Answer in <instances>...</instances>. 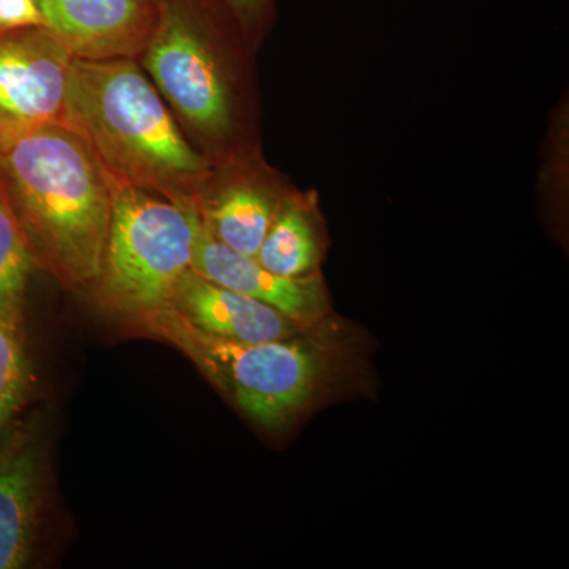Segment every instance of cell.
Wrapping results in <instances>:
<instances>
[{"mask_svg":"<svg viewBox=\"0 0 569 569\" xmlns=\"http://www.w3.org/2000/svg\"><path fill=\"white\" fill-rule=\"evenodd\" d=\"M192 271L257 299L306 328L320 323L328 312V298L320 280L274 274L257 258L234 252L217 241L204 222L194 246Z\"/></svg>","mask_w":569,"mask_h":569,"instance_id":"cell-8","label":"cell"},{"mask_svg":"<svg viewBox=\"0 0 569 569\" xmlns=\"http://www.w3.org/2000/svg\"><path fill=\"white\" fill-rule=\"evenodd\" d=\"M258 263L283 277H306L317 266L318 244L312 224L296 206L283 209L257 253Z\"/></svg>","mask_w":569,"mask_h":569,"instance_id":"cell-12","label":"cell"},{"mask_svg":"<svg viewBox=\"0 0 569 569\" xmlns=\"http://www.w3.org/2000/svg\"><path fill=\"white\" fill-rule=\"evenodd\" d=\"M70 126L111 178L193 203L208 162L183 138L133 59H73Z\"/></svg>","mask_w":569,"mask_h":569,"instance_id":"cell-2","label":"cell"},{"mask_svg":"<svg viewBox=\"0 0 569 569\" xmlns=\"http://www.w3.org/2000/svg\"><path fill=\"white\" fill-rule=\"evenodd\" d=\"M133 321L189 356L242 413L268 430L290 425L331 376L328 348L307 331L271 342H236L201 331L170 306Z\"/></svg>","mask_w":569,"mask_h":569,"instance_id":"cell-3","label":"cell"},{"mask_svg":"<svg viewBox=\"0 0 569 569\" xmlns=\"http://www.w3.org/2000/svg\"><path fill=\"white\" fill-rule=\"evenodd\" d=\"M43 505L40 451L29 432L0 452V569L26 567L39 533Z\"/></svg>","mask_w":569,"mask_h":569,"instance_id":"cell-10","label":"cell"},{"mask_svg":"<svg viewBox=\"0 0 569 569\" xmlns=\"http://www.w3.org/2000/svg\"><path fill=\"white\" fill-rule=\"evenodd\" d=\"M0 174L33 263L69 290L97 284L111 183L80 133L48 123L0 141Z\"/></svg>","mask_w":569,"mask_h":569,"instance_id":"cell-1","label":"cell"},{"mask_svg":"<svg viewBox=\"0 0 569 569\" xmlns=\"http://www.w3.org/2000/svg\"><path fill=\"white\" fill-rule=\"evenodd\" d=\"M142 52L157 91L190 126L209 137H222L230 130V91L222 69L203 32L182 7L162 0L156 32Z\"/></svg>","mask_w":569,"mask_h":569,"instance_id":"cell-5","label":"cell"},{"mask_svg":"<svg viewBox=\"0 0 569 569\" xmlns=\"http://www.w3.org/2000/svg\"><path fill=\"white\" fill-rule=\"evenodd\" d=\"M168 306L201 331L236 342L291 339L310 329L257 299L204 279L192 269L176 283Z\"/></svg>","mask_w":569,"mask_h":569,"instance_id":"cell-9","label":"cell"},{"mask_svg":"<svg viewBox=\"0 0 569 569\" xmlns=\"http://www.w3.org/2000/svg\"><path fill=\"white\" fill-rule=\"evenodd\" d=\"M44 28L37 0H0V32Z\"/></svg>","mask_w":569,"mask_h":569,"instance_id":"cell-15","label":"cell"},{"mask_svg":"<svg viewBox=\"0 0 569 569\" xmlns=\"http://www.w3.org/2000/svg\"><path fill=\"white\" fill-rule=\"evenodd\" d=\"M274 219V206L268 194L242 186L223 192L209 211L208 223L204 224L228 249L257 257Z\"/></svg>","mask_w":569,"mask_h":569,"instance_id":"cell-11","label":"cell"},{"mask_svg":"<svg viewBox=\"0 0 569 569\" xmlns=\"http://www.w3.org/2000/svg\"><path fill=\"white\" fill-rule=\"evenodd\" d=\"M223 2L239 20L254 21L263 13L268 0H223Z\"/></svg>","mask_w":569,"mask_h":569,"instance_id":"cell-16","label":"cell"},{"mask_svg":"<svg viewBox=\"0 0 569 569\" xmlns=\"http://www.w3.org/2000/svg\"><path fill=\"white\" fill-rule=\"evenodd\" d=\"M162 0H37L44 28L73 58L133 59L156 32Z\"/></svg>","mask_w":569,"mask_h":569,"instance_id":"cell-7","label":"cell"},{"mask_svg":"<svg viewBox=\"0 0 569 569\" xmlns=\"http://www.w3.org/2000/svg\"><path fill=\"white\" fill-rule=\"evenodd\" d=\"M33 258L0 174V313L24 312Z\"/></svg>","mask_w":569,"mask_h":569,"instance_id":"cell-13","label":"cell"},{"mask_svg":"<svg viewBox=\"0 0 569 569\" xmlns=\"http://www.w3.org/2000/svg\"><path fill=\"white\" fill-rule=\"evenodd\" d=\"M73 59L47 28L0 32V141L48 123L71 127Z\"/></svg>","mask_w":569,"mask_h":569,"instance_id":"cell-6","label":"cell"},{"mask_svg":"<svg viewBox=\"0 0 569 569\" xmlns=\"http://www.w3.org/2000/svg\"><path fill=\"white\" fill-rule=\"evenodd\" d=\"M31 387L24 312L0 313V437L24 406Z\"/></svg>","mask_w":569,"mask_h":569,"instance_id":"cell-14","label":"cell"},{"mask_svg":"<svg viewBox=\"0 0 569 569\" xmlns=\"http://www.w3.org/2000/svg\"><path fill=\"white\" fill-rule=\"evenodd\" d=\"M110 183V233L97 284L108 306L137 320L170 305L176 283L192 269L203 220L189 201L111 176Z\"/></svg>","mask_w":569,"mask_h":569,"instance_id":"cell-4","label":"cell"}]
</instances>
